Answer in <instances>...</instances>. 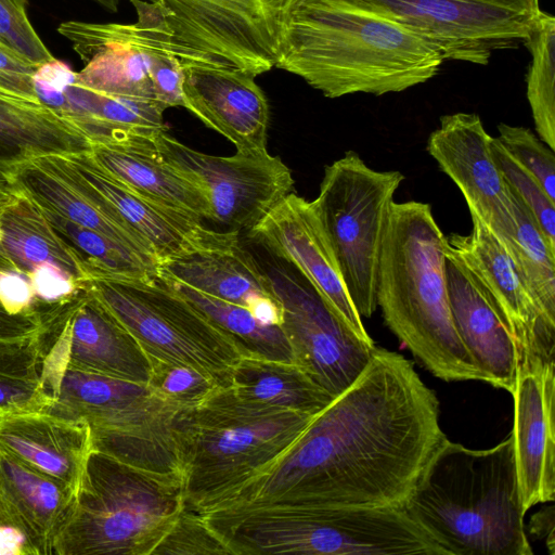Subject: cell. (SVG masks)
<instances>
[{"mask_svg": "<svg viewBox=\"0 0 555 555\" xmlns=\"http://www.w3.org/2000/svg\"><path fill=\"white\" fill-rule=\"evenodd\" d=\"M40 330L41 319L36 309L13 312L0 299V343L30 338Z\"/></svg>", "mask_w": 555, "mask_h": 555, "instance_id": "43", "label": "cell"}, {"mask_svg": "<svg viewBox=\"0 0 555 555\" xmlns=\"http://www.w3.org/2000/svg\"><path fill=\"white\" fill-rule=\"evenodd\" d=\"M440 52L401 24L343 0H301L276 66L330 99L401 92L433 78Z\"/></svg>", "mask_w": 555, "mask_h": 555, "instance_id": "2", "label": "cell"}, {"mask_svg": "<svg viewBox=\"0 0 555 555\" xmlns=\"http://www.w3.org/2000/svg\"><path fill=\"white\" fill-rule=\"evenodd\" d=\"M447 555H532L512 433L473 450L446 440L405 502Z\"/></svg>", "mask_w": 555, "mask_h": 555, "instance_id": "4", "label": "cell"}, {"mask_svg": "<svg viewBox=\"0 0 555 555\" xmlns=\"http://www.w3.org/2000/svg\"><path fill=\"white\" fill-rule=\"evenodd\" d=\"M158 275L198 292L247 308L267 325H281L282 307L272 283L241 244L189 253L159 262Z\"/></svg>", "mask_w": 555, "mask_h": 555, "instance_id": "24", "label": "cell"}, {"mask_svg": "<svg viewBox=\"0 0 555 555\" xmlns=\"http://www.w3.org/2000/svg\"><path fill=\"white\" fill-rule=\"evenodd\" d=\"M490 149L493 160L511 190L529 210L555 251V202L547 196L535 177L504 149L496 137L491 138Z\"/></svg>", "mask_w": 555, "mask_h": 555, "instance_id": "36", "label": "cell"}, {"mask_svg": "<svg viewBox=\"0 0 555 555\" xmlns=\"http://www.w3.org/2000/svg\"><path fill=\"white\" fill-rule=\"evenodd\" d=\"M232 555L224 541L196 512L183 509L153 555Z\"/></svg>", "mask_w": 555, "mask_h": 555, "instance_id": "39", "label": "cell"}, {"mask_svg": "<svg viewBox=\"0 0 555 555\" xmlns=\"http://www.w3.org/2000/svg\"><path fill=\"white\" fill-rule=\"evenodd\" d=\"M184 108L236 151H267L270 109L255 77L206 60H180Z\"/></svg>", "mask_w": 555, "mask_h": 555, "instance_id": "20", "label": "cell"}, {"mask_svg": "<svg viewBox=\"0 0 555 555\" xmlns=\"http://www.w3.org/2000/svg\"><path fill=\"white\" fill-rule=\"evenodd\" d=\"M40 65L0 42V90L39 101L35 91V75Z\"/></svg>", "mask_w": 555, "mask_h": 555, "instance_id": "41", "label": "cell"}, {"mask_svg": "<svg viewBox=\"0 0 555 555\" xmlns=\"http://www.w3.org/2000/svg\"><path fill=\"white\" fill-rule=\"evenodd\" d=\"M392 20L436 48L443 60L486 65L492 52L528 37L539 0H343Z\"/></svg>", "mask_w": 555, "mask_h": 555, "instance_id": "13", "label": "cell"}, {"mask_svg": "<svg viewBox=\"0 0 555 555\" xmlns=\"http://www.w3.org/2000/svg\"><path fill=\"white\" fill-rule=\"evenodd\" d=\"M91 141L40 101L0 90V165L12 168L44 156L90 152Z\"/></svg>", "mask_w": 555, "mask_h": 555, "instance_id": "28", "label": "cell"}, {"mask_svg": "<svg viewBox=\"0 0 555 555\" xmlns=\"http://www.w3.org/2000/svg\"><path fill=\"white\" fill-rule=\"evenodd\" d=\"M25 1H27V0H25Z\"/></svg>", "mask_w": 555, "mask_h": 555, "instance_id": "50", "label": "cell"}, {"mask_svg": "<svg viewBox=\"0 0 555 555\" xmlns=\"http://www.w3.org/2000/svg\"><path fill=\"white\" fill-rule=\"evenodd\" d=\"M0 555H31L27 540L0 500Z\"/></svg>", "mask_w": 555, "mask_h": 555, "instance_id": "45", "label": "cell"}, {"mask_svg": "<svg viewBox=\"0 0 555 555\" xmlns=\"http://www.w3.org/2000/svg\"><path fill=\"white\" fill-rule=\"evenodd\" d=\"M314 416L256 402L231 387L181 409L173 436L185 509L198 514L283 455Z\"/></svg>", "mask_w": 555, "mask_h": 555, "instance_id": "5", "label": "cell"}, {"mask_svg": "<svg viewBox=\"0 0 555 555\" xmlns=\"http://www.w3.org/2000/svg\"><path fill=\"white\" fill-rule=\"evenodd\" d=\"M444 254L448 296L456 331L483 382L512 393L519 358L511 328L470 270L446 247Z\"/></svg>", "mask_w": 555, "mask_h": 555, "instance_id": "23", "label": "cell"}, {"mask_svg": "<svg viewBox=\"0 0 555 555\" xmlns=\"http://www.w3.org/2000/svg\"><path fill=\"white\" fill-rule=\"evenodd\" d=\"M231 388L249 400L312 416L335 398L298 364L254 357L236 363Z\"/></svg>", "mask_w": 555, "mask_h": 555, "instance_id": "30", "label": "cell"}, {"mask_svg": "<svg viewBox=\"0 0 555 555\" xmlns=\"http://www.w3.org/2000/svg\"><path fill=\"white\" fill-rule=\"evenodd\" d=\"M446 440L438 399L411 361L375 348L359 377L283 455L202 514L404 507Z\"/></svg>", "mask_w": 555, "mask_h": 555, "instance_id": "1", "label": "cell"}, {"mask_svg": "<svg viewBox=\"0 0 555 555\" xmlns=\"http://www.w3.org/2000/svg\"><path fill=\"white\" fill-rule=\"evenodd\" d=\"M48 396L47 413L89 425L94 451L182 480L173 421L183 408L149 384L64 370Z\"/></svg>", "mask_w": 555, "mask_h": 555, "instance_id": "8", "label": "cell"}, {"mask_svg": "<svg viewBox=\"0 0 555 555\" xmlns=\"http://www.w3.org/2000/svg\"><path fill=\"white\" fill-rule=\"evenodd\" d=\"M157 279L224 331L243 357L296 363L281 325L263 324L247 308L217 299L170 278L158 275Z\"/></svg>", "mask_w": 555, "mask_h": 555, "instance_id": "31", "label": "cell"}, {"mask_svg": "<svg viewBox=\"0 0 555 555\" xmlns=\"http://www.w3.org/2000/svg\"><path fill=\"white\" fill-rule=\"evenodd\" d=\"M247 236L297 270L340 319L358 335L371 339L347 292L314 199L289 193Z\"/></svg>", "mask_w": 555, "mask_h": 555, "instance_id": "17", "label": "cell"}, {"mask_svg": "<svg viewBox=\"0 0 555 555\" xmlns=\"http://www.w3.org/2000/svg\"><path fill=\"white\" fill-rule=\"evenodd\" d=\"M491 138L477 114L461 112L440 117L426 149L461 191L470 216L502 238L514 227V198L493 160Z\"/></svg>", "mask_w": 555, "mask_h": 555, "instance_id": "18", "label": "cell"}, {"mask_svg": "<svg viewBox=\"0 0 555 555\" xmlns=\"http://www.w3.org/2000/svg\"><path fill=\"white\" fill-rule=\"evenodd\" d=\"M154 144L167 164L204 193L210 221L231 230L248 232L294 189L291 169L268 151L209 155L186 146L166 131L154 138Z\"/></svg>", "mask_w": 555, "mask_h": 555, "instance_id": "14", "label": "cell"}, {"mask_svg": "<svg viewBox=\"0 0 555 555\" xmlns=\"http://www.w3.org/2000/svg\"><path fill=\"white\" fill-rule=\"evenodd\" d=\"M0 241L16 271L27 279L38 268L51 266L77 287L90 280L75 254L52 231L39 207L21 192L2 210Z\"/></svg>", "mask_w": 555, "mask_h": 555, "instance_id": "29", "label": "cell"}, {"mask_svg": "<svg viewBox=\"0 0 555 555\" xmlns=\"http://www.w3.org/2000/svg\"><path fill=\"white\" fill-rule=\"evenodd\" d=\"M18 194L11 168L0 165V207L12 203Z\"/></svg>", "mask_w": 555, "mask_h": 555, "instance_id": "46", "label": "cell"}, {"mask_svg": "<svg viewBox=\"0 0 555 555\" xmlns=\"http://www.w3.org/2000/svg\"><path fill=\"white\" fill-rule=\"evenodd\" d=\"M5 206H2L0 207V218H1V214H2V210L4 209ZM3 272H16V269L14 267V264L12 263V261L10 260V258L8 257V255L5 254L2 245H1V241H0V273H3Z\"/></svg>", "mask_w": 555, "mask_h": 555, "instance_id": "48", "label": "cell"}, {"mask_svg": "<svg viewBox=\"0 0 555 555\" xmlns=\"http://www.w3.org/2000/svg\"><path fill=\"white\" fill-rule=\"evenodd\" d=\"M498 131L496 138L504 149L535 177L555 202V151L529 128L501 122Z\"/></svg>", "mask_w": 555, "mask_h": 555, "instance_id": "38", "label": "cell"}, {"mask_svg": "<svg viewBox=\"0 0 555 555\" xmlns=\"http://www.w3.org/2000/svg\"><path fill=\"white\" fill-rule=\"evenodd\" d=\"M109 12H117L119 0H92Z\"/></svg>", "mask_w": 555, "mask_h": 555, "instance_id": "49", "label": "cell"}, {"mask_svg": "<svg viewBox=\"0 0 555 555\" xmlns=\"http://www.w3.org/2000/svg\"><path fill=\"white\" fill-rule=\"evenodd\" d=\"M301 0H150L167 10L179 60H206L253 77L281 59L287 24Z\"/></svg>", "mask_w": 555, "mask_h": 555, "instance_id": "11", "label": "cell"}, {"mask_svg": "<svg viewBox=\"0 0 555 555\" xmlns=\"http://www.w3.org/2000/svg\"><path fill=\"white\" fill-rule=\"evenodd\" d=\"M95 296L150 357L193 366L231 387L243 357L233 339L178 293L155 279L92 278Z\"/></svg>", "mask_w": 555, "mask_h": 555, "instance_id": "10", "label": "cell"}, {"mask_svg": "<svg viewBox=\"0 0 555 555\" xmlns=\"http://www.w3.org/2000/svg\"><path fill=\"white\" fill-rule=\"evenodd\" d=\"M405 177L375 170L354 151L324 169L314 199L357 312L371 318L377 309L380 253L393 195Z\"/></svg>", "mask_w": 555, "mask_h": 555, "instance_id": "9", "label": "cell"}, {"mask_svg": "<svg viewBox=\"0 0 555 555\" xmlns=\"http://www.w3.org/2000/svg\"><path fill=\"white\" fill-rule=\"evenodd\" d=\"M40 319L37 339L47 396L64 370L149 384V354L86 283L67 297L43 305Z\"/></svg>", "mask_w": 555, "mask_h": 555, "instance_id": "12", "label": "cell"}, {"mask_svg": "<svg viewBox=\"0 0 555 555\" xmlns=\"http://www.w3.org/2000/svg\"><path fill=\"white\" fill-rule=\"evenodd\" d=\"M150 360L152 372L149 385L182 408L195 405L219 388H223L210 376L193 366L167 362L154 357H150Z\"/></svg>", "mask_w": 555, "mask_h": 555, "instance_id": "37", "label": "cell"}, {"mask_svg": "<svg viewBox=\"0 0 555 555\" xmlns=\"http://www.w3.org/2000/svg\"><path fill=\"white\" fill-rule=\"evenodd\" d=\"M0 299L13 312L36 309V297L28 279L16 272L0 274Z\"/></svg>", "mask_w": 555, "mask_h": 555, "instance_id": "44", "label": "cell"}, {"mask_svg": "<svg viewBox=\"0 0 555 555\" xmlns=\"http://www.w3.org/2000/svg\"><path fill=\"white\" fill-rule=\"evenodd\" d=\"M0 500L25 534L31 555H54L78 493L0 447Z\"/></svg>", "mask_w": 555, "mask_h": 555, "instance_id": "26", "label": "cell"}, {"mask_svg": "<svg viewBox=\"0 0 555 555\" xmlns=\"http://www.w3.org/2000/svg\"><path fill=\"white\" fill-rule=\"evenodd\" d=\"M552 513H554V508L551 505L546 507V509H542L540 513L535 514L531 519L530 531L538 537H548L550 544L554 547V532L547 531V524L554 520V514L547 519V516Z\"/></svg>", "mask_w": 555, "mask_h": 555, "instance_id": "47", "label": "cell"}, {"mask_svg": "<svg viewBox=\"0 0 555 555\" xmlns=\"http://www.w3.org/2000/svg\"><path fill=\"white\" fill-rule=\"evenodd\" d=\"M470 217V233L446 236V250L470 270L499 307L514 336L518 358L555 357V326L539 312L503 243L478 218Z\"/></svg>", "mask_w": 555, "mask_h": 555, "instance_id": "21", "label": "cell"}, {"mask_svg": "<svg viewBox=\"0 0 555 555\" xmlns=\"http://www.w3.org/2000/svg\"><path fill=\"white\" fill-rule=\"evenodd\" d=\"M0 447L77 493L93 451L89 425L47 412L1 417Z\"/></svg>", "mask_w": 555, "mask_h": 555, "instance_id": "25", "label": "cell"}, {"mask_svg": "<svg viewBox=\"0 0 555 555\" xmlns=\"http://www.w3.org/2000/svg\"><path fill=\"white\" fill-rule=\"evenodd\" d=\"M37 336L0 343V418L46 412L51 401L42 380V356Z\"/></svg>", "mask_w": 555, "mask_h": 555, "instance_id": "34", "label": "cell"}, {"mask_svg": "<svg viewBox=\"0 0 555 555\" xmlns=\"http://www.w3.org/2000/svg\"><path fill=\"white\" fill-rule=\"evenodd\" d=\"M28 281L35 293L36 305L59 301L78 288L59 269L51 266L38 268Z\"/></svg>", "mask_w": 555, "mask_h": 555, "instance_id": "42", "label": "cell"}, {"mask_svg": "<svg viewBox=\"0 0 555 555\" xmlns=\"http://www.w3.org/2000/svg\"><path fill=\"white\" fill-rule=\"evenodd\" d=\"M25 0H0V42L37 64L55 57L44 46L26 13Z\"/></svg>", "mask_w": 555, "mask_h": 555, "instance_id": "40", "label": "cell"}, {"mask_svg": "<svg viewBox=\"0 0 555 555\" xmlns=\"http://www.w3.org/2000/svg\"><path fill=\"white\" fill-rule=\"evenodd\" d=\"M512 194L514 227L499 240L511 256L539 312L555 326V251L526 206L513 191Z\"/></svg>", "mask_w": 555, "mask_h": 555, "instance_id": "32", "label": "cell"}, {"mask_svg": "<svg viewBox=\"0 0 555 555\" xmlns=\"http://www.w3.org/2000/svg\"><path fill=\"white\" fill-rule=\"evenodd\" d=\"M220 531L232 555H447L404 507L256 511Z\"/></svg>", "mask_w": 555, "mask_h": 555, "instance_id": "7", "label": "cell"}, {"mask_svg": "<svg viewBox=\"0 0 555 555\" xmlns=\"http://www.w3.org/2000/svg\"><path fill=\"white\" fill-rule=\"evenodd\" d=\"M66 157L124 220L149 242L158 262L193 251L240 244L238 231L208 229L202 219L134 191L99 166L89 152Z\"/></svg>", "mask_w": 555, "mask_h": 555, "instance_id": "22", "label": "cell"}, {"mask_svg": "<svg viewBox=\"0 0 555 555\" xmlns=\"http://www.w3.org/2000/svg\"><path fill=\"white\" fill-rule=\"evenodd\" d=\"M282 306L281 326L296 364L333 397L369 364L375 344L358 335L293 267L266 270Z\"/></svg>", "mask_w": 555, "mask_h": 555, "instance_id": "15", "label": "cell"}, {"mask_svg": "<svg viewBox=\"0 0 555 555\" xmlns=\"http://www.w3.org/2000/svg\"><path fill=\"white\" fill-rule=\"evenodd\" d=\"M39 209L56 236L75 254L90 279L157 278L158 264L134 250L94 231L81 228L53 211L41 207Z\"/></svg>", "mask_w": 555, "mask_h": 555, "instance_id": "33", "label": "cell"}, {"mask_svg": "<svg viewBox=\"0 0 555 555\" xmlns=\"http://www.w3.org/2000/svg\"><path fill=\"white\" fill-rule=\"evenodd\" d=\"M135 10L134 24L68 21L57 31L85 64L77 72L81 83L106 94L156 100L153 72L164 54L175 53L172 33L160 4L142 1Z\"/></svg>", "mask_w": 555, "mask_h": 555, "instance_id": "16", "label": "cell"}, {"mask_svg": "<svg viewBox=\"0 0 555 555\" xmlns=\"http://www.w3.org/2000/svg\"><path fill=\"white\" fill-rule=\"evenodd\" d=\"M184 508L182 480L93 450L54 555H153Z\"/></svg>", "mask_w": 555, "mask_h": 555, "instance_id": "6", "label": "cell"}, {"mask_svg": "<svg viewBox=\"0 0 555 555\" xmlns=\"http://www.w3.org/2000/svg\"><path fill=\"white\" fill-rule=\"evenodd\" d=\"M531 53L527 99L538 137L555 151V18L540 11L524 41Z\"/></svg>", "mask_w": 555, "mask_h": 555, "instance_id": "35", "label": "cell"}, {"mask_svg": "<svg viewBox=\"0 0 555 555\" xmlns=\"http://www.w3.org/2000/svg\"><path fill=\"white\" fill-rule=\"evenodd\" d=\"M444 247L429 204L393 202L379 259L377 307L389 330L433 375L483 382L454 325Z\"/></svg>", "mask_w": 555, "mask_h": 555, "instance_id": "3", "label": "cell"}, {"mask_svg": "<svg viewBox=\"0 0 555 555\" xmlns=\"http://www.w3.org/2000/svg\"><path fill=\"white\" fill-rule=\"evenodd\" d=\"M89 154L105 171L134 191L202 220L211 219L204 193L160 157L154 139L95 142L91 143Z\"/></svg>", "mask_w": 555, "mask_h": 555, "instance_id": "27", "label": "cell"}, {"mask_svg": "<svg viewBox=\"0 0 555 555\" xmlns=\"http://www.w3.org/2000/svg\"><path fill=\"white\" fill-rule=\"evenodd\" d=\"M514 398L515 464L522 511L555 499V357L524 354Z\"/></svg>", "mask_w": 555, "mask_h": 555, "instance_id": "19", "label": "cell"}]
</instances>
